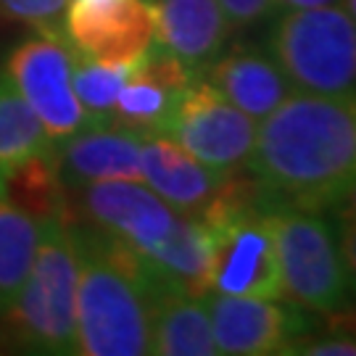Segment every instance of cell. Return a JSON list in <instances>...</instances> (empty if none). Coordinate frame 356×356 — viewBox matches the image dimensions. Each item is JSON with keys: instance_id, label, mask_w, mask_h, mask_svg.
<instances>
[{"instance_id": "cell-9", "label": "cell", "mask_w": 356, "mask_h": 356, "mask_svg": "<svg viewBox=\"0 0 356 356\" xmlns=\"http://www.w3.org/2000/svg\"><path fill=\"white\" fill-rule=\"evenodd\" d=\"M216 354L272 356L317 332V312L277 298H245L209 291L204 296Z\"/></svg>"}, {"instance_id": "cell-15", "label": "cell", "mask_w": 356, "mask_h": 356, "mask_svg": "<svg viewBox=\"0 0 356 356\" xmlns=\"http://www.w3.org/2000/svg\"><path fill=\"white\" fill-rule=\"evenodd\" d=\"M153 45L198 76L227 48L235 29L216 0H151Z\"/></svg>"}, {"instance_id": "cell-4", "label": "cell", "mask_w": 356, "mask_h": 356, "mask_svg": "<svg viewBox=\"0 0 356 356\" xmlns=\"http://www.w3.org/2000/svg\"><path fill=\"white\" fill-rule=\"evenodd\" d=\"M275 238L282 298L317 314H346L351 306V261L335 214L267 201L256 193Z\"/></svg>"}, {"instance_id": "cell-25", "label": "cell", "mask_w": 356, "mask_h": 356, "mask_svg": "<svg viewBox=\"0 0 356 356\" xmlns=\"http://www.w3.org/2000/svg\"><path fill=\"white\" fill-rule=\"evenodd\" d=\"M235 32L251 29L272 16V0H216Z\"/></svg>"}, {"instance_id": "cell-1", "label": "cell", "mask_w": 356, "mask_h": 356, "mask_svg": "<svg viewBox=\"0 0 356 356\" xmlns=\"http://www.w3.org/2000/svg\"><path fill=\"white\" fill-rule=\"evenodd\" d=\"M245 169L267 201L341 214L354 195L356 98L293 90L259 119Z\"/></svg>"}, {"instance_id": "cell-13", "label": "cell", "mask_w": 356, "mask_h": 356, "mask_svg": "<svg viewBox=\"0 0 356 356\" xmlns=\"http://www.w3.org/2000/svg\"><path fill=\"white\" fill-rule=\"evenodd\" d=\"M56 164L66 191L90 182L140 177V132L116 122H90L56 145Z\"/></svg>"}, {"instance_id": "cell-2", "label": "cell", "mask_w": 356, "mask_h": 356, "mask_svg": "<svg viewBox=\"0 0 356 356\" xmlns=\"http://www.w3.org/2000/svg\"><path fill=\"white\" fill-rule=\"evenodd\" d=\"M76 251V351L151 354L153 269L129 245L72 216Z\"/></svg>"}, {"instance_id": "cell-24", "label": "cell", "mask_w": 356, "mask_h": 356, "mask_svg": "<svg viewBox=\"0 0 356 356\" xmlns=\"http://www.w3.org/2000/svg\"><path fill=\"white\" fill-rule=\"evenodd\" d=\"M285 356H354L356 341L351 335L341 332H325V335H304L298 341H293L285 351Z\"/></svg>"}, {"instance_id": "cell-21", "label": "cell", "mask_w": 356, "mask_h": 356, "mask_svg": "<svg viewBox=\"0 0 356 356\" xmlns=\"http://www.w3.org/2000/svg\"><path fill=\"white\" fill-rule=\"evenodd\" d=\"M56 145L45 135L35 111L26 106L11 76L0 72V172L29 159L35 153H48Z\"/></svg>"}, {"instance_id": "cell-14", "label": "cell", "mask_w": 356, "mask_h": 356, "mask_svg": "<svg viewBox=\"0 0 356 356\" xmlns=\"http://www.w3.org/2000/svg\"><path fill=\"white\" fill-rule=\"evenodd\" d=\"M195 74L175 56L151 45L127 74L111 111V122L135 132H166L182 92Z\"/></svg>"}, {"instance_id": "cell-19", "label": "cell", "mask_w": 356, "mask_h": 356, "mask_svg": "<svg viewBox=\"0 0 356 356\" xmlns=\"http://www.w3.org/2000/svg\"><path fill=\"white\" fill-rule=\"evenodd\" d=\"M156 275L193 296L209 293V235L201 219L177 214L164 241L143 256Z\"/></svg>"}, {"instance_id": "cell-6", "label": "cell", "mask_w": 356, "mask_h": 356, "mask_svg": "<svg viewBox=\"0 0 356 356\" xmlns=\"http://www.w3.org/2000/svg\"><path fill=\"white\" fill-rule=\"evenodd\" d=\"M267 48L293 90L354 95L356 24L343 6L272 13Z\"/></svg>"}, {"instance_id": "cell-22", "label": "cell", "mask_w": 356, "mask_h": 356, "mask_svg": "<svg viewBox=\"0 0 356 356\" xmlns=\"http://www.w3.org/2000/svg\"><path fill=\"white\" fill-rule=\"evenodd\" d=\"M143 58V56H140ZM98 61L72 48V88L90 122H111V111L127 74L140 61Z\"/></svg>"}, {"instance_id": "cell-5", "label": "cell", "mask_w": 356, "mask_h": 356, "mask_svg": "<svg viewBox=\"0 0 356 356\" xmlns=\"http://www.w3.org/2000/svg\"><path fill=\"white\" fill-rule=\"evenodd\" d=\"M201 222L209 235V291L282 298L275 238L251 177L232 175Z\"/></svg>"}, {"instance_id": "cell-16", "label": "cell", "mask_w": 356, "mask_h": 356, "mask_svg": "<svg viewBox=\"0 0 356 356\" xmlns=\"http://www.w3.org/2000/svg\"><path fill=\"white\" fill-rule=\"evenodd\" d=\"M198 76L219 90L235 108L251 119H264L293 92L288 76L261 48L235 45L225 48Z\"/></svg>"}, {"instance_id": "cell-7", "label": "cell", "mask_w": 356, "mask_h": 356, "mask_svg": "<svg viewBox=\"0 0 356 356\" xmlns=\"http://www.w3.org/2000/svg\"><path fill=\"white\" fill-rule=\"evenodd\" d=\"M256 124V119L235 108L204 76H195L161 135L177 140L193 159L219 175H238L254 151Z\"/></svg>"}, {"instance_id": "cell-26", "label": "cell", "mask_w": 356, "mask_h": 356, "mask_svg": "<svg viewBox=\"0 0 356 356\" xmlns=\"http://www.w3.org/2000/svg\"><path fill=\"white\" fill-rule=\"evenodd\" d=\"M322 6H341V0H272V13L298 11V8H322Z\"/></svg>"}, {"instance_id": "cell-20", "label": "cell", "mask_w": 356, "mask_h": 356, "mask_svg": "<svg viewBox=\"0 0 356 356\" xmlns=\"http://www.w3.org/2000/svg\"><path fill=\"white\" fill-rule=\"evenodd\" d=\"M40 238V222L0 195V317L24 285Z\"/></svg>"}, {"instance_id": "cell-8", "label": "cell", "mask_w": 356, "mask_h": 356, "mask_svg": "<svg viewBox=\"0 0 356 356\" xmlns=\"http://www.w3.org/2000/svg\"><path fill=\"white\" fill-rule=\"evenodd\" d=\"M6 74L35 111L53 145L90 124L72 88V48L64 38L38 35L16 42L6 58Z\"/></svg>"}, {"instance_id": "cell-17", "label": "cell", "mask_w": 356, "mask_h": 356, "mask_svg": "<svg viewBox=\"0 0 356 356\" xmlns=\"http://www.w3.org/2000/svg\"><path fill=\"white\" fill-rule=\"evenodd\" d=\"M151 354L216 356L206 298L182 291L156 272L151 291Z\"/></svg>"}, {"instance_id": "cell-18", "label": "cell", "mask_w": 356, "mask_h": 356, "mask_svg": "<svg viewBox=\"0 0 356 356\" xmlns=\"http://www.w3.org/2000/svg\"><path fill=\"white\" fill-rule=\"evenodd\" d=\"M0 195L29 216H35L38 222L72 214L69 191L56 164V148L48 153H35L29 159H22L19 164L3 169Z\"/></svg>"}, {"instance_id": "cell-10", "label": "cell", "mask_w": 356, "mask_h": 356, "mask_svg": "<svg viewBox=\"0 0 356 356\" xmlns=\"http://www.w3.org/2000/svg\"><path fill=\"white\" fill-rule=\"evenodd\" d=\"M69 206L74 219L103 229L140 256H148L164 241L179 214L145 182L129 179H106L74 188L69 191Z\"/></svg>"}, {"instance_id": "cell-3", "label": "cell", "mask_w": 356, "mask_h": 356, "mask_svg": "<svg viewBox=\"0 0 356 356\" xmlns=\"http://www.w3.org/2000/svg\"><path fill=\"white\" fill-rule=\"evenodd\" d=\"M0 338L24 354H79L72 214L40 222L32 267L13 306L0 317Z\"/></svg>"}, {"instance_id": "cell-23", "label": "cell", "mask_w": 356, "mask_h": 356, "mask_svg": "<svg viewBox=\"0 0 356 356\" xmlns=\"http://www.w3.org/2000/svg\"><path fill=\"white\" fill-rule=\"evenodd\" d=\"M69 0H0V13L35 26L40 35L64 38V11Z\"/></svg>"}, {"instance_id": "cell-12", "label": "cell", "mask_w": 356, "mask_h": 356, "mask_svg": "<svg viewBox=\"0 0 356 356\" xmlns=\"http://www.w3.org/2000/svg\"><path fill=\"white\" fill-rule=\"evenodd\" d=\"M140 177L164 204L201 219L232 175H219L161 132H140Z\"/></svg>"}, {"instance_id": "cell-11", "label": "cell", "mask_w": 356, "mask_h": 356, "mask_svg": "<svg viewBox=\"0 0 356 356\" xmlns=\"http://www.w3.org/2000/svg\"><path fill=\"white\" fill-rule=\"evenodd\" d=\"M151 0H69L64 40L98 61H135L153 45Z\"/></svg>"}]
</instances>
